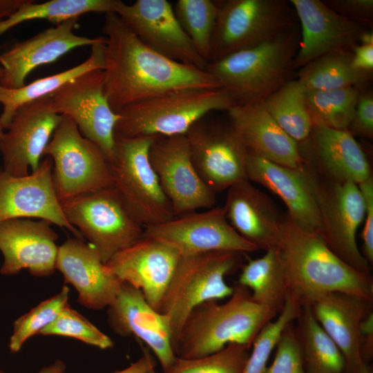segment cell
<instances>
[{"label":"cell","mask_w":373,"mask_h":373,"mask_svg":"<svg viewBox=\"0 0 373 373\" xmlns=\"http://www.w3.org/2000/svg\"><path fill=\"white\" fill-rule=\"evenodd\" d=\"M104 90L112 110L175 90L222 88L205 70L171 60L144 44L115 12L105 14Z\"/></svg>","instance_id":"obj_1"},{"label":"cell","mask_w":373,"mask_h":373,"mask_svg":"<svg viewBox=\"0 0 373 373\" xmlns=\"http://www.w3.org/2000/svg\"><path fill=\"white\" fill-rule=\"evenodd\" d=\"M278 248L284 265L289 295L301 306L329 292H342L373 300V278L355 270L334 254L320 233L306 231L286 214Z\"/></svg>","instance_id":"obj_2"},{"label":"cell","mask_w":373,"mask_h":373,"mask_svg":"<svg viewBox=\"0 0 373 373\" xmlns=\"http://www.w3.org/2000/svg\"><path fill=\"white\" fill-rule=\"evenodd\" d=\"M224 303L208 300L195 307L174 343L177 357L194 358L230 343L250 348L260 331L278 314L257 303L249 289L236 283Z\"/></svg>","instance_id":"obj_3"},{"label":"cell","mask_w":373,"mask_h":373,"mask_svg":"<svg viewBox=\"0 0 373 373\" xmlns=\"http://www.w3.org/2000/svg\"><path fill=\"white\" fill-rule=\"evenodd\" d=\"M300 39L297 23L271 39L209 62L205 70L238 104L262 101L296 78L293 62Z\"/></svg>","instance_id":"obj_4"},{"label":"cell","mask_w":373,"mask_h":373,"mask_svg":"<svg viewBox=\"0 0 373 373\" xmlns=\"http://www.w3.org/2000/svg\"><path fill=\"white\" fill-rule=\"evenodd\" d=\"M236 104L234 97L223 88L169 92L122 110L115 134L126 137L185 135L209 113L227 111Z\"/></svg>","instance_id":"obj_5"},{"label":"cell","mask_w":373,"mask_h":373,"mask_svg":"<svg viewBox=\"0 0 373 373\" xmlns=\"http://www.w3.org/2000/svg\"><path fill=\"white\" fill-rule=\"evenodd\" d=\"M242 253L214 251L182 255L161 302L173 346L191 311L208 300L229 298L233 287L225 277L242 267Z\"/></svg>","instance_id":"obj_6"},{"label":"cell","mask_w":373,"mask_h":373,"mask_svg":"<svg viewBox=\"0 0 373 373\" xmlns=\"http://www.w3.org/2000/svg\"><path fill=\"white\" fill-rule=\"evenodd\" d=\"M43 155L52 160V182L61 202L113 187L107 156L66 116H62Z\"/></svg>","instance_id":"obj_7"},{"label":"cell","mask_w":373,"mask_h":373,"mask_svg":"<svg viewBox=\"0 0 373 373\" xmlns=\"http://www.w3.org/2000/svg\"><path fill=\"white\" fill-rule=\"evenodd\" d=\"M217 3L209 62L271 39L298 23L289 1L224 0Z\"/></svg>","instance_id":"obj_8"},{"label":"cell","mask_w":373,"mask_h":373,"mask_svg":"<svg viewBox=\"0 0 373 373\" xmlns=\"http://www.w3.org/2000/svg\"><path fill=\"white\" fill-rule=\"evenodd\" d=\"M157 137L115 134L110 162L113 186L144 227L175 217L149 159L150 147Z\"/></svg>","instance_id":"obj_9"},{"label":"cell","mask_w":373,"mask_h":373,"mask_svg":"<svg viewBox=\"0 0 373 373\" xmlns=\"http://www.w3.org/2000/svg\"><path fill=\"white\" fill-rule=\"evenodd\" d=\"M70 224L106 263L144 235V227L113 186L61 202Z\"/></svg>","instance_id":"obj_10"},{"label":"cell","mask_w":373,"mask_h":373,"mask_svg":"<svg viewBox=\"0 0 373 373\" xmlns=\"http://www.w3.org/2000/svg\"><path fill=\"white\" fill-rule=\"evenodd\" d=\"M315 190L321 219L320 234L329 249L355 270L370 274V265L358 247L356 235L365 216V204L358 185L330 180Z\"/></svg>","instance_id":"obj_11"},{"label":"cell","mask_w":373,"mask_h":373,"mask_svg":"<svg viewBox=\"0 0 373 373\" xmlns=\"http://www.w3.org/2000/svg\"><path fill=\"white\" fill-rule=\"evenodd\" d=\"M51 110L70 118L82 135L113 158L119 114L111 108L104 90V70H92L68 82L50 97Z\"/></svg>","instance_id":"obj_12"},{"label":"cell","mask_w":373,"mask_h":373,"mask_svg":"<svg viewBox=\"0 0 373 373\" xmlns=\"http://www.w3.org/2000/svg\"><path fill=\"white\" fill-rule=\"evenodd\" d=\"M193 164L216 193L247 179L248 150L229 121L195 123L185 134Z\"/></svg>","instance_id":"obj_13"},{"label":"cell","mask_w":373,"mask_h":373,"mask_svg":"<svg viewBox=\"0 0 373 373\" xmlns=\"http://www.w3.org/2000/svg\"><path fill=\"white\" fill-rule=\"evenodd\" d=\"M149 159L175 217L214 207L216 193L196 171L185 135L157 137Z\"/></svg>","instance_id":"obj_14"},{"label":"cell","mask_w":373,"mask_h":373,"mask_svg":"<svg viewBox=\"0 0 373 373\" xmlns=\"http://www.w3.org/2000/svg\"><path fill=\"white\" fill-rule=\"evenodd\" d=\"M182 256L181 251L173 244L144 234L106 265L122 283L140 290L148 303L159 312Z\"/></svg>","instance_id":"obj_15"},{"label":"cell","mask_w":373,"mask_h":373,"mask_svg":"<svg viewBox=\"0 0 373 373\" xmlns=\"http://www.w3.org/2000/svg\"><path fill=\"white\" fill-rule=\"evenodd\" d=\"M126 26L147 46L178 62L205 70L200 55L178 23L166 0L119 1L116 12Z\"/></svg>","instance_id":"obj_16"},{"label":"cell","mask_w":373,"mask_h":373,"mask_svg":"<svg viewBox=\"0 0 373 373\" xmlns=\"http://www.w3.org/2000/svg\"><path fill=\"white\" fill-rule=\"evenodd\" d=\"M52 166L47 156L27 175L12 176L0 168V222L18 218L45 220L84 240L63 211L52 182Z\"/></svg>","instance_id":"obj_17"},{"label":"cell","mask_w":373,"mask_h":373,"mask_svg":"<svg viewBox=\"0 0 373 373\" xmlns=\"http://www.w3.org/2000/svg\"><path fill=\"white\" fill-rule=\"evenodd\" d=\"M47 96L20 106L0 139L3 170L12 176L35 171L62 116L53 112Z\"/></svg>","instance_id":"obj_18"},{"label":"cell","mask_w":373,"mask_h":373,"mask_svg":"<svg viewBox=\"0 0 373 373\" xmlns=\"http://www.w3.org/2000/svg\"><path fill=\"white\" fill-rule=\"evenodd\" d=\"M144 234L173 244L182 255L214 251L244 254L258 250L233 229L223 207H213L205 211H195L145 227Z\"/></svg>","instance_id":"obj_19"},{"label":"cell","mask_w":373,"mask_h":373,"mask_svg":"<svg viewBox=\"0 0 373 373\" xmlns=\"http://www.w3.org/2000/svg\"><path fill=\"white\" fill-rule=\"evenodd\" d=\"M300 30L293 66L296 71L312 60L339 50H350L367 30L338 14L323 1L290 0Z\"/></svg>","instance_id":"obj_20"},{"label":"cell","mask_w":373,"mask_h":373,"mask_svg":"<svg viewBox=\"0 0 373 373\" xmlns=\"http://www.w3.org/2000/svg\"><path fill=\"white\" fill-rule=\"evenodd\" d=\"M48 220L11 218L0 222V273L15 275L23 269L35 276H48L56 269L57 233Z\"/></svg>","instance_id":"obj_21"},{"label":"cell","mask_w":373,"mask_h":373,"mask_svg":"<svg viewBox=\"0 0 373 373\" xmlns=\"http://www.w3.org/2000/svg\"><path fill=\"white\" fill-rule=\"evenodd\" d=\"M247 176L266 187L285 203L287 215L299 227L320 233L321 219L314 176L307 169L280 165L248 151Z\"/></svg>","instance_id":"obj_22"},{"label":"cell","mask_w":373,"mask_h":373,"mask_svg":"<svg viewBox=\"0 0 373 373\" xmlns=\"http://www.w3.org/2000/svg\"><path fill=\"white\" fill-rule=\"evenodd\" d=\"M78 19H71L44 30L28 39L15 44L0 55L2 75L0 86L19 88L39 66L54 62L70 50L85 46H93L104 37L89 38L76 35L73 30Z\"/></svg>","instance_id":"obj_23"},{"label":"cell","mask_w":373,"mask_h":373,"mask_svg":"<svg viewBox=\"0 0 373 373\" xmlns=\"http://www.w3.org/2000/svg\"><path fill=\"white\" fill-rule=\"evenodd\" d=\"M107 314L113 332L122 336H134L145 343L162 372L172 365L177 356L166 319L148 303L140 290L123 283Z\"/></svg>","instance_id":"obj_24"},{"label":"cell","mask_w":373,"mask_h":373,"mask_svg":"<svg viewBox=\"0 0 373 373\" xmlns=\"http://www.w3.org/2000/svg\"><path fill=\"white\" fill-rule=\"evenodd\" d=\"M55 267L65 283L77 291L78 302L91 309L108 307L123 283L93 246L77 238H68L59 246Z\"/></svg>","instance_id":"obj_25"},{"label":"cell","mask_w":373,"mask_h":373,"mask_svg":"<svg viewBox=\"0 0 373 373\" xmlns=\"http://www.w3.org/2000/svg\"><path fill=\"white\" fill-rule=\"evenodd\" d=\"M227 112L229 124L249 151L292 169L306 166L299 144L280 127L260 101L238 104Z\"/></svg>","instance_id":"obj_26"},{"label":"cell","mask_w":373,"mask_h":373,"mask_svg":"<svg viewBox=\"0 0 373 373\" xmlns=\"http://www.w3.org/2000/svg\"><path fill=\"white\" fill-rule=\"evenodd\" d=\"M372 301L342 292L319 296L309 305L313 316L341 351L346 373H361L367 363L361 353V324Z\"/></svg>","instance_id":"obj_27"},{"label":"cell","mask_w":373,"mask_h":373,"mask_svg":"<svg viewBox=\"0 0 373 373\" xmlns=\"http://www.w3.org/2000/svg\"><path fill=\"white\" fill-rule=\"evenodd\" d=\"M223 208L233 229L258 249L278 246L284 216L250 180H243L227 189Z\"/></svg>","instance_id":"obj_28"},{"label":"cell","mask_w":373,"mask_h":373,"mask_svg":"<svg viewBox=\"0 0 373 373\" xmlns=\"http://www.w3.org/2000/svg\"><path fill=\"white\" fill-rule=\"evenodd\" d=\"M309 139L330 180L358 184L372 175L367 157L349 130L314 125Z\"/></svg>","instance_id":"obj_29"},{"label":"cell","mask_w":373,"mask_h":373,"mask_svg":"<svg viewBox=\"0 0 373 373\" xmlns=\"http://www.w3.org/2000/svg\"><path fill=\"white\" fill-rule=\"evenodd\" d=\"M104 39L91 46L88 58L84 62L64 71L35 80L19 88L0 86V104L3 109L0 123L6 129L17 110L22 105L49 96L64 84L88 71L104 69Z\"/></svg>","instance_id":"obj_30"},{"label":"cell","mask_w":373,"mask_h":373,"mask_svg":"<svg viewBox=\"0 0 373 373\" xmlns=\"http://www.w3.org/2000/svg\"><path fill=\"white\" fill-rule=\"evenodd\" d=\"M237 283L249 289L254 300L278 314L289 291L278 247L266 250L262 256L249 260L242 265Z\"/></svg>","instance_id":"obj_31"},{"label":"cell","mask_w":373,"mask_h":373,"mask_svg":"<svg viewBox=\"0 0 373 373\" xmlns=\"http://www.w3.org/2000/svg\"><path fill=\"white\" fill-rule=\"evenodd\" d=\"M352 51L339 50L319 57L301 67L296 79L309 90H327L363 87L370 82L373 73L356 70Z\"/></svg>","instance_id":"obj_32"},{"label":"cell","mask_w":373,"mask_h":373,"mask_svg":"<svg viewBox=\"0 0 373 373\" xmlns=\"http://www.w3.org/2000/svg\"><path fill=\"white\" fill-rule=\"evenodd\" d=\"M296 320L306 373H346L341 351L317 322L309 305L302 306Z\"/></svg>","instance_id":"obj_33"},{"label":"cell","mask_w":373,"mask_h":373,"mask_svg":"<svg viewBox=\"0 0 373 373\" xmlns=\"http://www.w3.org/2000/svg\"><path fill=\"white\" fill-rule=\"evenodd\" d=\"M119 3V0H50L42 3L26 0L9 17L0 21V36L30 20L46 19L59 24L90 12L115 13Z\"/></svg>","instance_id":"obj_34"},{"label":"cell","mask_w":373,"mask_h":373,"mask_svg":"<svg viewBox=\"0 0 373 373\" xmlns=\"http://www.w3.org/2000/svg\"><path fill=\"white\" fill-rule=\"evenodd\" d=\"M260 102L280 127L296 142L309 140L314 124L306 103V89L296 78Z\"/></svg>","instance_id":"obj_35"},{"label":"cell","mask_w":373,"mask_h":373,"mask_svg":"<svg viewBox=\"0 0 373 373\" xmlns=\"http://www.w3.org/2000/svg\"><path fill=\"white\" fill-rule=\"evenodd\" d=\"M361 88L306 90V103L313 124L348 130L354 117Z\"/></svg>","instance_id":"obj_36"},{"label":"cell","mask_w":373,"mask_h":373,"mask_svg":"<svg viewBox=\"0 0 373 373\" xmlns=\"http://www.w3.org/2000/svg\"><path fill=\"white\" fill-rule=\"evenodd\" d=\"M173 9L182 30L208 63L218 12L217 1L178 0Z\"/></svg>","instance_id":"obj_37"},{"label":"cell","mask_w":373,"mask_h":373,"mask_svg":"<svg viewBox=\"0 0 373 373\" xmlns=\"http://www.w3.org/2000/svg\"><path fill=\"white\" fill-rule=\"evenodd\" d=\"M288 296L276 319L265 325L253 341L252 350L242 373H264L269 356L282 332L290 322L298 317L302 306L294 297Z\"/></svg>","instance_id":"obj_38"},{"label":"cell","mask_w":373,"mask_h":373,"mask_svg":"<svg viewBox=\"0 0 373 373\" xmlns=\"http://www.w3.org/2000/svg\"><path fill=\"white\" fill-rule=\"evenodd\" d=\"M249 348L230 343L213 354L194 358L176 357L172 365L162 373H242Z\"/></svg>","instance_id":"obj_39"},{"label":"cell","mask_w":373,"mask_h":373,"mask_svg":"<svg viewBox=\"0 0 373 373\" xmlns=\"http://www.w3.org/2000/svg\"><path fill=\"white\" fill-rule=\"evenodd\" d=\"M69 289L64 286L52 297L40 303L13 323L9 348L12 353L19 351L25 342L52 323L68 305Z\"/></svg>","instance_id":"obj_40"},{"label":"cell","mask_w":373,"mask_h":373,"mask_svg":"<svg viewBox=\"0 0 373 373\" xmlns=\"http://www.w3.org/2000/svg\"><path fill=\"white\" fill-rule=\"evenodd\" d=\"M39 334L73 338L102 350L113 346V341L106 334L73 309L69 305Z\"/></svg>","instance_id":"obj_41"},{"label":"cell","mask_w":373,"mask_h":373,"mask_svg":"<svg viewBox=\"0 0 373 373\" xmlns=\"http://www.w3.org/2000/svg\"><path fill=\"white\" fill-rule=\"evenodd\" d=\"M294 321L282 332L271 364L264 373H306L301 345Z\"/></svg>","instance_id":"obj_42"},{"label":"cell","mask_w":373,"mask_h":373,"mask_svg":"<svg viewBox=\"0 0 373 373\" xmlns=\"http://www.w3.org/2000/svg\"><path fill=\"white\" fill-rule=\"evenodd\" d=\"M323 1L338 14L365 28L372 30V0H325Z\"/></svg>","instance_id":"obj_43"},{"label":"cell","mask_w":373,"mask_h":373,"mask_svg":"<svg viewBox=\"0 0 373 373\" xmlns=\"http://www.w3.org/2000/svg\"><path fill=\"white\" fill-rule=\"evenodd\" d=\"M349 128L352 134L355 133L370 140L373 137V93L372 90L365 89V86L360 89Z\"/></svg>","instance_id":"obj_44"},{"label":"cell","mask_w":373,"mask_h":373,"mask_svg":"<svg viewBox=\"0 0 373 373\" xmlns=\"http://www.w3.org/2000/svg\"><path fill=\"white\" fill-rule=\"evenodd\" d=\"M365 204L364 227L361 233L363 256L370 265L373 262V178L372 175L357 184Z\"/></svg>","instance_id":"obj_45"},{"label":"cell","mask_w":373,"mask_h":373,"mask_svg":"<svg viewBox=\"0 0 373 373\" xmlns=\"http://www.w3.org/2000/svg\"><path fill=\"white\" fill-rule=\"evenodd\" d=\"M361 353L365 363L373 355V313L369 312L361 324Z\"/></svg>","instance_id":"obj_46"},{"label":"cell","mask_w":373,"mask_h":373,"mask_svg":"<svg viewBox=\"0 0 373 373\" xmlns=\"http://www.w3.org/2000/svg\"><path fill=\"white\" fill-rule=\"evenodd\" d=\"M352 64L357 70L373 73V44L356 46L352 50Z\"/></svg>","instance_id":"obj_47"},{"label":"cell","mask_w":373,"mask_h":373,"mask_svg":"<svg viewBox=\"0 0 373 373\" xmlns=\"http://www.w3.org/2000/svg\"><path fill=\"white\" fill-rule=\"evenodd\" d=\"M155 366L156 360L145 349L142 356L137 361L128 367L113 373H151L152 370H155Z\"/></svg>","instance_id":"obj_48"},{"label":"cell","mask_w":373,"mask_h":373,"mask_svg":"<svg viewBox=\"0 0 373 373\" xmlns=\"http://www.w3.org/2000/svg\"><path fill=\"white\" fill-rule=\"evenodd\" d=\"M26 0H0V21L13 13Z\"/></svg>","instance_id":"obj_49"},{"label":"cell","mask_w":373,"mask_h":373,"mask_svg":"<svg viewBox=\"0 0 373 373\" xmlns=\"http://www.w3.org/2000/svg\"><path fill=\"white\" fill-rule=\"evenodd\" d=\"M65 365L61 361H56L53 364L43 368L39 373H64ZM0 373H3L0 370Z\"/></svg>","instance_id":"obj_50"},{"label":"cell","mask_w":373,"mask_h":373,"mask_svg":"<svg viewBox=\"0 0 373 373\" xmlns=\"http://www.w3.org/2000/svg\"><path fill=\"white\" fill-rule=\"evenodd\" d=\"M359 44H373V31L367 29L361 35Z\"/></svg>","instance_id":"obj_51"},{"label":"cell","mask_w":373,"mask_h":373,"mask_svg":"<svg viewBox=\"0 0 373 373\" xmlns=\"http://www.w3.org/2000/svg\"><path fill=\"white\" fill-rule=\"evenodd\" d=\"M361 373H373L372 365L367 364Z\"/></svg>","instance_id":"obj_52"},{"label":"cell","mask_w":373,"mask_h":373,"mask_svg":"<svg viewBox=\"0 0 373 373\" xmlns=\"http://www.w3.org/2000/svg\"><path fill=\"white\" fill-rule=\"evenodd\" d=\"M2 75V69H1V65H0V77ZM4 134V131H3V128L2 127L1 123H0V139L3 137Z\"/></svg>","instance_id":"obj_53"},{"label":"cell","mask_w":373,"mask_h":373,"mask_svg":"<svg viewBox=\"0 0 373 373\" xmlns=\"http://www.w3.org/2000/svg\"><path fill=\"white\" fill-rule=\"evenodd\" d=\"M151 373H157V372L155 371V370H152V371L151 372Z\"/></svg>","instance_id":"obj_54"}]
</instances>
